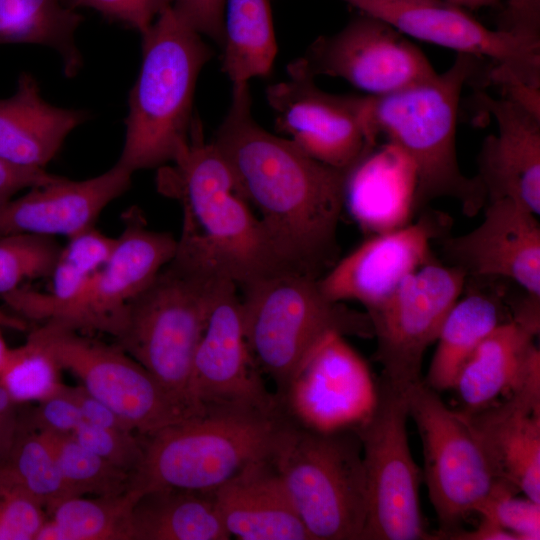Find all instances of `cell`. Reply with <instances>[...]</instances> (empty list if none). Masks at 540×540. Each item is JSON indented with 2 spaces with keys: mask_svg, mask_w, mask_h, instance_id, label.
<instances>
[{
  "mask_svg": "<svg viewBox=\"0 0 540 540\" xmlns=\"http://www.w3.org/2000/svg\"><path fill=\"white\" fill-rule=\"evenodd\" d=\"M249 83L232 84L211 142L229 165L281 266L320 279L338 260L337 229L349 171L328 166L253 117Z\"/></svg>",
  "mask_w": 540,
  "mask_h": 540,
  "instance_id": "1",
  "label": "cell"
},
{
  "mask_svg": "<svg viewBox=\"0 0 540 540\" xmlns=\"http://www.w3.org/2000/svg\"><path fill=\"white\" fill-rule=\"evenodd\" d=\"M158 186L183 207L176 254L237 286L285 270L216 146L194 117L189 143ZM288 271V270H287Z\"/></svg>",
  "mask_w": 540,
  "mask_h": 540,
  "instance_id": "2",
  "label": "cell"
},
{
  "mask_svg": "<svg viewBox=\"0 0 540 540\" xmlns=\"http://www.w3.org/2000/svg\"><path fill=\"white\" fill-rule=\"evenodd\" d=\"M479 58L457 53L443 73L383 96L366 95L367 125L377 141L401 151L415 173L414 210L435 198L457 200L474 216L486 203L477 176H465L456 152L457 113L462 91L477 75Z\"/></svg>",
  "mask_w": 540,
  "mask_h": 540,
  "instance_id": "3",
  "label": "cell"
},
{
  "mask_svg": "<svg viewBox=\"0 0 540 540\" xmlns=\"http://www.w3.org/2000/svg\"><path fill=\"white\" fill-rule=\"evenodd\" d=\"M291 420L284 404L204 408L140 436L142 457L131 488L140 494L158 488L214 491L249 465L272 460Z\"/></svg>",
  "mask_w": 540,
  "mask_h": 540,
  "instance_id": "4",
  "label": "cell"
},
{
  "mask_svg": "<svg viewBox=\"0 0 540 540\" xmlns=\"http://www.w3.org/2000/svg\"><path fill=\"white\" fill-rule=\"evenodd\" d=\"M142 36V63L128 98L116 162L134 174L172 163L186 148L199 74L212 57L203 36L166 8Z\"/></svg>",
  "mask_w": 540,
  "mask_h": 540,
  "instance_id": "5",
  "label": "cell"
},
{
  "mask_svg": "<svg viewBox=\"0 0 540 540\" xmlns=\"http://www.w3.org/2000/svg\"><path fill=\"white\" fill-rule=\"evenodd\" d=\"M319 279L278 271L240 286L245 338L261 372L283 401L317 347L331 334L372 338L367 312L329 299Z\"/></svg>",
  "mask_w": 540,
  "mask_h": 540,
  "instance_id": "6",
  "label": "cell"
},
{
  "mask_svg": "<svg viewBox=\"0 0 540 540\" xmlns=\"http://www.w3.org/2000/svg\"><path fill=\"white\" fill-rule=\"evenodd\" d=\"M223 279L175 254L129 303L115 337L191 414H197L188 399L193 359Z\"/></svg>",
  "mask_w": 540,
  "mask_h": 540,
  "instance_id": "7",
  "label": "cell"
},
{
  "mask_svg": "<svg viewBox=\"0 0 540 540\" xmlns=\"http://www.w3.org/2000/svg\"><path fill=\"white\" fill-rule=\"evenodd\" d=\"M273 463L312 540H361L368 498L354 429L321 432L292 417Z\"/></svg>",
  "mask_w": 540,
  "mask_h": 540,
  "instance_id": "8",
  "label": "cell"
},
{
  "mask_svg": "<svg viewBox=\"0 0 540 540\" xmlns=\"http://www.w3.org/2000/svg\"><path fill=\"white\" fill-rule=\"evenodd\" d=\"M407 392L378 379V398L357 427L367 483V518L361 540H434L423 519V473L409 447Z\"/></svg>",
  "mask_w": 540,
  "mask_h": 540,
  "instance_id": "9",
  "label": "cell"
},
{
  "mask_svg": "<svg viewBox=\"0 0 540 540\" xmlns=\"http://www.w3.org/2000/svg\"><path fill=\"white\" fill-rule=\"evenodd\" d=\"M409 416L423 448V479L440 525L436 539L461 529L491 493L496 479L467 416L449 408L424 381L407 392Z\"/></svg>",
  "mask_w": 540,
  "mask_h": 540,
  "instance_id": "10",
  "label": "cell"
},
{
  "mask_svg": "<svg viewBox=\"0 0 540 540\" xmlns=\"http://www.w3.org/2000/svg\"><path fill=\"white\" fill-rule=\"evenodd\" d=\"M28 337L45 348L94 397L112 408L140 436L191 414L136 360L116 344L42 323Z\"/></svg>",
  "mask_w": 540,
  "mask_h": 540,
  "instance_id": "11",
  "label": "cell"
},
{
  "mask_svg": "<svg viewBox=\"0 0 540 540\" xmlns=\"http://www.w3.org/2000/svg\"><path fill=\"white\" fill-rule=\"evenodd\" d=\"M123 230L111 254L86 287L71 301L43 309L32 320L88 334L116 337L129 303L173 258L177 239L149 229L137 207L123 213Z\"/></svg>",
  "mask_w": 540,
  "mask_h": 540,
  "instance_id": "12",
  "label": "cell"
},
{
  "mask_svg": "<svg viewBox=\"0 0 540 540\" xmlns=\"http://www.w3.org/2000/svg\"><path fill=\"white\" fill-rule=\"evenodd\" d=\"M466 281L460 268L430 260L381 305L366 311L377 341L375 359L382 367L381 379L404 392L423 380L424 353L436 341Z\"/></svg>",
  "mask_w": 540,
  "mask_h": 540,
  "instance_id": "13",
  "label": "cell"
},
{
  "mask_svg": "<svg viewBox=\"0 0 540 540\" xmlns=\"http://www.w3.org/2000/svg\"><path fill=\"white\" fill-rule=\"evenodd\" d=\"M405 36L495 63L488 79L540 87V42L492 30L444 0H341Z\"/></svg>",
  "mask_w": 540,
  "mask_h": 540,
  "instance_id": "14",
  "label": "cell"
},
{
  "mask_svg": "<svg viewBox=\"0 0 540 540\" xmlns=\"http://www.w3.org/2000/svg\"><path fill=\"white\" fill-rule=\"evenodd\" d=\"M288 78L266 89L277 130L314 159L350 171L376 147L366 120V95L321 90L298 59Z\"/></svg>",
  "mask_w": 540,
  "mask_h": 540,
  "instance_id": "15",
  "label": "cell"
},
{
  "mask_svg": "<svg viewBox=\"0 0 540 540\" xmlns=\"http://www.w3.org/2000/svg\"><path fill=\"white\" fill-rule=\"evenodd\" d=\"M314 78H341L368 96H383L434 76L425 54L387 22L360 13L298 58Z\"/></svg>",
  "mask_w": 540,
  "mask_h": 540,
  "instance_id": "16",
  "label": "cell"
},
{
  "mask_svg": "<svg viewBox=\"0 0 540 540\" xmlns=\"http://www.w3.org/2000/svg\"><path fill=\"white\" fill-rule=\"evenodd\" d=\"M237 287L228 278L221 281L196 349L188 384L195 413L209 407L273 409L282 404L267 390L249 350Z\"/></svg>",
  "mask_w": 540,
  "mask_h": 540,
  "instance_id": "17",
  "label": "cell"
},
{
  "mask_svg": "<svg viewBox=\"0 0 540 540\" xmlns=\"http://www.w3.org/2000/svg\"><path fill=\"white\" fill-rule=\"evenodd\" d=\"M378 380L338 333L313 352L282 401L300 424L321 432L353 429L372 413Z\"/></svg>",
  "mask_w": 540,
  "mask_h": 540,
  "instance_id": "18",
  "label": "cell"
},
{
  "mask_svg": "<svg viewBox=\"0 0 540 540\" xmlns=\"http://www.w3.org/2000/svg\"><path fill=\"white\" fill-rule=\"evenodd\" d=\"M444 228V222L422 216L415 223L375 233L337 261L318 280L319 286L333 301L353 300L372 310L431 260L430 242Z\"/></svg>",
  "mask_w": 540,
  "mask_h": 540,
  "instance_id": "19",
  "label": "cell"
},
{
  "mask_svg": "<svg viewBox=\"0 0 540 540\" xmlns=\"http://www.w3.org/2000/svg\"><path fill=\"white\" fill-rule=\"evenodd\" d=\"M442 251L467 278H508L540 296V226L534 213L513 200H487L482 223L445 238Z\"/></svg>",
  "mask_w": 540,
  "mask_h": 540,
  "instance_id": "20",
  "label": "cell"
},
{
  "mask_svg": "<svg viewBox=\"0 0 540 540\" xmlns=\"http://www.w3.org/2000/svg\"><path fill=\"white\" fill-rule=\"evenodd\" d=\"M132 175L116 163L89 179L59 176L30 188L0 203V236L27 233L71 238L94 227L103 209L130 187Z\"/></svg>",
  "mask_w": 540,
  "mask_h": 540,
  "instance_id": "21",
  "label": "cell"
},
{
  "mask_svg": "<svg viewBox=\"0 0 540 540\" xmlns=\"http://www.w3.org/2000/svg\"><path fill=\"white\" fill-rule=\"evenodd\" d=\"M494 118L497 135L485 138L476 175L486 201L506 198L540 214V116L506 98L477 94Z\"/></svg>",
  "mask_w": 540,
  "mask_h": 540,
  "instance_id": "22",
  "label": "cell"
},
{
  "mask_svg": "<svg viewBox=\"0 0 540 540\" xmlns=\"http://www.w3.org/2000/svg\"><path fill=\"white\" fill-rule=\"evenodd\" d=\"M540 377L467 416L496 481L540 503Z\"/></svg>",
  "mask_w": 540,
  "mask_h": 540,
  "instance_id": "23",
  "label": "cell"
},
{
  "mask_svg": "<svg viewBox=\"0 0 540 540\" xmlns=\"http://www.w3.org/2000/svg\"><path fill=\"white\" fill-rule=\"evenodd\" d=\"M222 521L241 540H312L272 460L253 463L214 490Z\"/></svg>",
  "mask_w": 540,
  "mask_h": 540,
  "instance_id": "24",
  "label": "cell"
},
{
  "mask_svg": "<svg viewBox=\"0 0 540 540\" xmlns=\"http://www.w3.org/2000/svg\"><path fill=\"white\" fill-rule=\"evenodd\" d=\"M538 333L509 319L498 325L460 370L453 389L462 413L478 412L540 376Z\"/></svg>",
  "mask_w": 540,
  "mask_h": 540,
  "instance_id": "25",
  "label": "cell"
},
{
  "mask_svg": "<svg viewBox=\"0 0 540 540\" xmlns=\"http://www.w3.org/2000/svg\"><path fill=\"white\" fill-rule=\"evenodd\" d=\"M88 116L84 110L45 101L36 79L24 72L15 93L0 99V158L19 167L45 169Z\"/></svg>",
  "mask_w": 540,
  "mask_h": 540,
  "instance_id": "26",
  "label": "cell"
},
{
  "mask_svg": "<svg viewBox=\"0 0 540 540\" xmlns=\"http://www.w3.org/2000/svg\"><path fill=\"white\" fill-rule=\"evenodd\" d=\"M415 173L396 147L374 150L349 172L345 206L359 225L380 233L406 225L414 210Z\"/></svg>",
  "mask_w": 540,
  "mask_h": 540,
  "instance_id": "27",
  "label": "cell"
},
{
  "mask_svg": "<svg viewBox=\"0 0 540 540\" xmlns=\"http://www.w3.org/2000/svg\"><path fill=\"white\" fill-rule=\"evenodd\" d=\"M214 491L158 488L140 494L130 540H227Z\"/></svg>",
  "mask_w": 540,
  "mask_h": 540,
  "instance_id": "28",
  "label": "cell"
},
{
  "mask_svg": "<svg viewBox=\"0 0 540 540\" xmlns=\"http://www.w3.org/2000/svg\"><path fill=\"white\" fill-rule=\"evenodd\" d=\"M505 321L503 303L498 296L482 291L460 296L441 325L424 383L438 393L453 389L460 370L475 349Z\"/></svg>",
  "mask_w": 540,
  "mask_h": 540,
  "instance_id": "29",
  "label": "cell"
},
{
  "mask_svg": "<svg viewBox=\"0 0 540 540\" xmlns=\"http://www.w3.org/2000/svg\"><path fill=\"white\" fill-rule=\"evenodd\" d=\"M221 46L232 84L266 77L277 54L270 0H225Z\"/></svg>",
  "mask_w": 540,
  "mask_h": 540,
  "instance_id": "30",
  "label": "cell"
},
{
  "mask_svg": "<svg viewBox=\"0 0 540 540\" xmlns=\"http://www.w3.org/2000/svg\"><path fill=\"white\" fill-rule=\"evenodd\" d=\"M82 16L62 0H0V44H38L54 49L67 77L77 74L82 58L75 33Z\"/></svg>",
  "mask_w": 540,
  "mask_h": 540,
  "instance_id": "31",
  "label": "cell"
},
{
  "mask_svg": "<svg viewBox=\"0 0 540 540\" xmlns=\"http://www.w3.org/2000/svg\"><path fill=\"white\" fill-rule=\"evenodd\" d=\"M140 493L75 496L57 505L35 540H130L132 509Z\"/></svg>",
  "mask_w": 540,
  "mask_h": 540,
  "instance_id": "32",
  "label": "cell"
},
{
  "mask_svg": "<svg viewBox=\"0 0 540 540\" xmlns=\"http://www.w3.org/2000/svg\"><path fill=\"white\" fill-rule=\"evenodd\" d=\"M0 485L23 491L49 514L72 497L48 440L25 418H21L11 451L0 465Z\"/></svg>",
  "mask_w": 540,
  "mask_h": 540,
  "instance_id": "33",
  "label": "cell"
},
{
  "mask_svg": "<svg viewBox=\"0 0 540 540\" xmlns=\"http://www.w3.org/2000/svg\"><path fill=\"white\" fill-rule=\"evenodd\" d=\"M40 432L53 449L72 497L116 495L131 488L129 472L88 450L72 434Z\"/></svg>",
  "mask_w": 540,
  "mask_h": 540,
  "instance_id": "34",
  "label": "cell"
},
{
  "mask_svg": "<svg viewBox=\"0 0 540 540\" xmlns=\"http://www.w3.org/2000/svg\"><path fill=\"white\" fill-rule=\"evenodd\" d=\"M60 370L54 357L27 337L23 345L9 349L0 371V386L18 405L40 402L63 387Z\"/></svg>",
  "mask_w": 540,
  "mask_h": 540,
  "instance_id": "35",
  "label": "cell"
},
{
  "mask_svg": "<svg viewBox=\"0 0 540 540\" xmlns=\"http://www.w3.org/2000/svg\"><path fill=\"white\" fill-rule=\"evenodd\" d=\"M61 249L52 236H0V296L22 287L28 280L49 278Z\"/></svg>",
  "mask_w": 540,
  "mask_h": 540,
  "instance_id": "36",
  "label": "cell"
},
{
  "mask_svg": "<svg viewBox=\"0 0 540 540\" xmlns=\"http://www.w3.org/2000/svg\"><path fill=\"white\" fill-rule=\"evenodd\" d=\"M518 493L510 485L497 481L476 513L512 533L517 540H539L540 503L517 497Z\"/></svg>",
  "mask_w": 540,
  "mask_h": 540,
  "instance_id": "37",
  "label": "cell"
},
{
  "mask_svg": "<svg viewBox=\"0 0 540 540\" xmlns=\"http://www.w3.org/2000/svg\"><path fill=\"white\" fill-rule=\"evenodd\" d=\"M72 435L82 446L131 475L140 463L142 441L134 432L103 428L83 421Z\"/></svg>",
  "mask_w": 540,
  "mask_h": 540,
  "instance_id": "38",
  "label": "cell"
},
{
  "mask_svg": "<svg viewBox=\"0 0 540 540\" xmlns=\"http://www.w3.org/2000/svg\"><path fill=\"white\" fill-rule=\"evenodd\" d=\"M45 508L23 491L0 485V540H35Z\"/></svg>",
  "mask_w": 540,
  "mask_h": 540,
  "instance_id": "39",
  "label": "cell"
},
{
  "mask_svg": "<svg viewBox=\"0 0 540 540\" xmlns=\"http://www.w3.org/2000/svg\"><path fill=\"white\" fill-rule=\"evenodd\" d=\"M67 6L92 8L143 34L174 0H62Z\"/></svg>",
  "mask_w": 540,
  "mask_h": 540,
  "instance_id": "40",
  "label": "cell"
},
{
  "mask_svg": "<svg viewBox=\"0 0 540 540\" xmlns=\"http://www.w3.org/2000/svg\"><path fill=\"white\" fill-rule=\"evenodd\" d=\"M61 390L40 402L32 410L27 422L36 430L42 432L72 434L83 422V418L76 403Z\"/></svg>",
  "mask_w": 540,
  "mask_h": 540,
  "instance_id": "41",
  "label": "cell"
},
{
  "mask_svg": "<svg viewBox=\"0 0 540 540\" xmlns=\"http://www.w3.org/2000/svg\"><path fill=\"white\" fill-rule=\"evenodd\" d=\"M225 0H174L173 8L198 33L217 44L223 41Z\"/></svg>",
  "mask_w": 540,
  "mask_h": 540,
  "instance_id": "42",
  "label": "cell"
},
{
  "mask_svg": "<svg viewBox=\"0 0 540 540\" xmlns=\"http://www.w3.org/2000/svg\"><path fill=\"white\" fill-rule=\"evenodd\" d=\"M498 29L540 42V0H506Z\"/></svg>",
  "mask_w": 540,
  "mask_h": 540,
  "instance_id": "43",
  "label": "cell"
},
{
  "mask_svg": "<svg viewBox=\"0 0 540 540\" xmlns=\"http://www.w3.org/2000/svg\"><path fill=\"white\" fill-rule=\"evenodd\" d=\"M64 390L78 406L84 422L103 428L134 432L112 408L91 395L83 386L65 385Z\"/></svg>",
  "mask_w": 540,
  "mask_h": 540,
  "instance_id": "44",
  "label": "cell"
},
{
  "mask_svg": "<svg viewBox=\"0 0 540 540\" xmlns=\"http://www.w3.org/2000/svg\"><path fill=\"white\" fill-rule=\"evenodd\" d=\"M58 177L45 169L19 167L0 158V203L23 189L50 183Z\"/></svg>",
  "mask_w": 540,
  "mask_h": 540,
  "instance_id": "45",
  "label": "cell"
},
{
  "mask_svg": "<svg viewBox=\"0 0 540 540\" xmlns=\"http://www.w3.org/2000/svg\"><path fill=\"white\" fill-rule=\"evenodd\" d=\"M17 406L0 386V465L7 459L20 428Z\"/></svg>",
  "mask_w": 540,
  "mask_h": 540,
  "instance_id": "46",
  "label": "cell"
},
{
  "mask_svg": "<svg viewBox=\"0 0 540 540\" xmlns=\"http://www.w3.org/2000/svg\"><path fill=\"white\" fill-rule=\"evenodd\" d=\"M441 539L454 540H517L510 532L487 519L481 518L479 525L472 531L458 529L447 533Z\"/></svg>",
  "mask_w": 540,
  "mask_h": 540,
  "instance_id": "47",
  "label": "cell"
},
{
  "mask_svg": "<svg viewBox=\"0 0 540 540\" xmlns=\"http://www.w3.org/2000/svg\"><path fill=\"white\" fill-rule=\"evenodd\" d=\"M0 327L23 332L28 330V323L22 317L0 308Z\"/></svg>",
  "mask_w": 540,
  "mask_h": 540,
  "instance_id": "48",
  "label": "cell"
},
{
  "mask_svg": "<svg viewBox=\"0 0 540 540\" xmlns=\"http://www.w3.org/2000/svg\"><path fill=\"white\" fill-rule=\"evenodd\" d=\"M465 10H479L500 6V0H444Z\"/></svg>",
  "mask_w": 540,
  "mask_h": 540,
  "instance_id": "49",
  "label": "cell"
},
{
  "mask_svg": "<svg viewBox=\"0 0 540 540\" xmlns=\"http://www.w3.org/2000/svg\"><path fill=\"white\" fill-rule=\"evenodd\" d=\"M1 329L2 328L0 327V371L2 369V366H3L4 362H5V359L7 357L8 351H9V348L7 347V345L5 343V340L3 338Z\"/></svg>",
  "mask_w": 540,
  "mask_h": 540,
  "instance_id": "50",
  "label": "cell"
}]
</instances>
